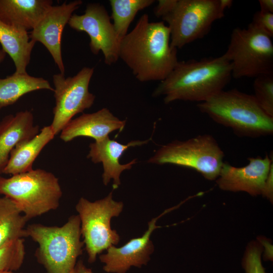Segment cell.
Returning <instances> with one entry per match:
<instances>
[{
    "label": "cell",
    "mask_w": 273,
    "mask_h": 273,
    "mask_svg": "<svg viewBox=\"0 0 273 273\" xmlns=\"http://www.w3.org/2000/svg\"><path fill=\"white\" fill-rule=\"evenodd\" d=\"M253 88L254 96L260 107L273 117V73L255 77Z\"/></svg>",
    "instance_id": "obj_25"
},
{
    "label": "cell",
    "mask_w": 273,
    "mask_h": 273,
    "mask_svg": "<svg viewBox=\"0 0 273 273\" xmlns=\"http://www.w3.org/2000/svg\"><path fill=\"white\" fill-rule=\"evenodd\" d=\"M53 3L51 0H0V20L9 25L32 30Z\"/></svg>",
    "instance_id": "obj_18"
},
{
    "label": "cell",
    "mask_w": 273,
    "mask_h": 273,
    "mask_svg": "<svg viewBox=\"0 0 273 273\" xmlns=\"http://www.w3.org/2000/svg\"><path fill=\"white\" fill-rule=\"evenodd\" d=\"M170 32L163 22H150L147 14L121 40L120 58L141 82L162 81L179 62L170 46Z\"/></svg>",
    "instance_id": "obj_1"
},
{
    "label": "cell",
    "mask_w": 273,
    "mask_h": 273,
    "mask_svg": "<svg viewBox=\"0 0 273 273\" xmlns=\"http://www.w3.org/2000/svg\"><path fill=\"white\" fill-rule=\"evenodd\" d=\"M68 24L72 29L89 35L91 52L97 55L101 51L106 64L111 65L117 61L120 41L103 5L88 4L83 14H73Z\"/></svg>",
    "instance_id": "obj_11"
},
{
    "label": "cell",
    "mask_w": 273,
    "mask_h": 273,
    "mask_svg": "<svg viewBox=\"0 0 273 273\" xmlns=\"http://www.w3.org/2000/svg\"><path fill=\"white\" fill-rule=\"evenodd\" d=\"M177 207L166 209L150 221L148 228L142 236L131 239L120 247L112 246L107 249L106 253L100 255V260L104 263L103 269L107 272L126 273L131 266L140 268L146 265L154 251V245L150 237L154 230L159 228L156 224L157 220Z\"/></svg>",
    "instance_id": "obj_12"
},
{
    "label": "cell",
    "mask_w": 273,
    "mask_h": 273,
    "mask_svg": "<svg viewBox=\"0 0 273 273\" xmlns=\"http://www.w3.org/2000/svg\"><path fill=\"white\" fill-rule=\"evenodd\" d=\"M233 3L232 0H219L220 6L224 11L226 8H230L232 6Z\"/></svg>",
    "instance_id": "obj_32"
},
{
    "label": "cell",
    "mask_w": 273,
    "mask_h": 273,
    "mask_svg": "<svg viewBox=\"0 0 273 273\" xmlns=\"http://www.w3.org/2000/svg\"><path fill=\"white\" fill-rule=\"evenodd\" d=\"M197 107L214 121L232 128L239 136L254 138L273 133V117L262 110L254 95L236 89L221 90Z\"/></svg>",
    "instance_id": "obj_3"
},
{
    "label": "cell",
    "mask_w": 273,
    "mask_h": 273,
    "mask_svg": "<svg viewBox=\"0 0 273 273\" xmlns=\"http://www.w3.org/2000/svg\"><path fill=\"white\" fill-rule=\"evenodd\" d=\"M223 55L231 63L235 78L273 73L271 37L251 24L247 28L237 27L232 31Z\"/></svg>",
    "instance_id": "obj_6"
},
{
    "label": "cell",
    "mask_w": 273,
    "mask_h": 273,
    "mask_svg": "<svg viewBox=\"0 0 273 273\" xmlns=\"http://www.w3.org/2000/svg\"><path fill=\"white\" fill-rule=\"evenodd\" d=\"M262 251V246L257 242L247 246L242 262L246 273H266L261 261Z\"/></svg>",
    "instance_id": "obj_26"
},
{
    "label": "cell",
    "mask_w": 273,
    "mask_h": 273,
    "mask_svg": "<svg viewBox=\"0 0 273 273\" xmlns=\"http://www.w3.org/2000/svg\"><path fill=\"white\" fill-rule=\"evenodd\" d=\"M28 221L15 203L5 196L0 197V247L26 238Z\"/></svg>",
    "instance_id": "obj_22"
},
{
    "label": "cell",
    "mask_w": 273,
    "mask_h": 273,
    "mask_svg": "<svg viewBox=\"0 0 273 273\" xmlns=\"http://www.w3.org/2000/svg\"><path fill=\"white\" fill-rule=\"evenodd\" d=\"M94 72L93 68L84 67L73 77L66 78L61 73L53 75L55 106L50 126L55 135L75 115L93 105L95 96L88 87Z\"/></svg>",
    "instance_id": "obj_10"
},
{
    "label": "cell",
    "mask_w": 273,
    "mask_h": 273,
    "mask_svg": "<svg viewBox=\"0 0 273 273\" xmlns=\"http://www.w3.org/2000/svg\"><path fill=\"white\" fill-rule=\"evenodd\" d=\"M272 155L248 158L247 165L237 167L223 162L216 183L224 191H243L252 196L262 195L272 163Z\"/></svg>",
    "instance_id": "obj_14"
},
{
    "label": "cell",
    "mask_w": 273,
    "mask_h": 273,
    "mask_svg": "<svg viewBox=\"0 0 273 273\" xmlns=\"http://www.w3.org/2000/svg\"><path fill=\"white\" fill-rule=\"evenodd\" d=\"M273 165L271 166L262 195L272 201L273 196Z\"/></svg>",
    "instance_id": "obj_29"
},
{
    "label": "cell",
    "mask_w": 273,
    "mask_h": 273,
    "mask_svg": "<svg viewBox=\"0 0 273 273\" xmlns=\"http://www.w3.org/2000/svg\"><path fill=\"white\" fill-rule=\"evenodd\" d=\"M0 194L15 203L29 220L57 209L63 193L59 179L38 168L9 178L0 176Z\"/></svg>",
    "instance_id": "obj_5"
},
{
    "label": "cell",
    "mask_w": 273,
    "mask_h": 273,
    "mask_svg": "<svg viewBox=\"0 0 273 273\" xmlns=\"http://www.w3.org/2000/svg\"><path fill=\"white\" fill-rule=\"evenodd\" d=\"M112 195L111 192L106 197L94 202L82 197L75 206L90 263L96 261L98 255L120 241L118 233L111 227V220L120 214L123 204L113 200Z\"/></svg>",
    "instance_id": "obj_8"
},
{
    "label": "cell",
    "mask_w": 273,
    "mask_h": 273,
    "mask_svg": "<svg viewBox=\"0 0 273 273\" xmlns=\"http://www.w3.org/2000/svg\"><path fill=\"white\" fill-rule=\"evenodd\" d=\"M55 136L51 126H46L32 139L18 144L10 153L3 173L13 175L33 169L35 159Z\"/></svg>",
    "instance_id": "obj_19"
},
{
    "label": "cell",
    "mask_w": 273,
    "mask_h": 273,
    "mask_svg": "<svg viewBox=\"0 0 273 273\" xmlns=\"http://www.w3.org/2000/svg\"><path fill=\"white\" fill-rule=\"evenodd\" d=\"M151 139L132 141L125 145L111 140L108 136L99 141L90 144L87 158H90L95 163H102L104 184L106 186L113 179V188L116 189L121 184L120 176L122 172L131 169L132 165L136 163V159H133L128 163L122 164L119 162L120 158L129 147L146 144Z\"/></svg>",
    "instance_id": "obj_15"
},
{
    "label": "cell",
    "mask_w": 273,
    "mask_h": 273,
    "mask_svg": "<svg viewBox=\"0 0 273 273\" xmlns=\"http://www.w3.org/2000/svg\"><path fill=\"white\" fill-rule=\"evenodd\" d=\"M35 42L30 39L24 28L7 25L0 20V43L2 50L13 61L15 73L26 74Z\"/></svg>",
    "instance_id": "obj_20"
},
{
    "label": "cell",
    "mask_w": 273,
    "mask_h": 273,
    "mask_svg": "<svg viewBox=\"0 0 273 273\" xmlns=\"http://www.w3.org/2000/svg\"><path fill=\"white\" fill-rule=\"evenodd\" d=\"M25 232L37 243L35 256L46 273L73 272L84 245L78 215L70 216L61 226L29 224Z\"/></svg>",
    "instance_id": "obj_4"
},
{
    "label": "cell",
    "mask_w": 273,
    "mask_h": 273,
    "mask_svg": "<svg viewBox=\"0 0 273 273\" xmlns=\"http://www.w3.org/2000/svg\"><path fill=\"white\" fill-rule=\"evenodd\" d=\"M260 11L273 13L272 0H259Z\"/></svg>",
    "instance_id": "obj_30"
},
{
    "label": "cell",
    "mask_w": 273,
    "mask_h": 273,
    "mask_svg": "<svg viewBox=\"0 0 273 273\" xmlns=\"http://www.w3.org/2000/svg\"><path fill=\"white\" fill-rule=\"evenodd\" d=\"M39 89L54 92L50 82L42 77L14 73L0 78V109L16 103L24 95Z\"/></svg>",
    "instance_id": "obj_21"
},
{
    "label": "cell",
    "mask_w": 273,
    "mask_h": 273,
    "mask_svg": "<svg viewBox=\"0 0 273 273\" xmlns=\"http://www.w3.org/2000/svg\"><path fill=\"white\" fill-rule=\"evenodd\" d=\"M250 24L272 38L273 13L257 11Z\"/></svg>",
    "instance_id": "obj_27"
},
{
    "label": "cell",
    "mask_w": 273,
    "mask_h": 273,
    "mask_svg": "<svg viewBox=\"0 0 273 273\" xmlns=\"http://www.w3.org/2000/svg\"><path fill=\"white\" fill-rule=\"evenodd\" d=\"M82 4L81 0L64 2L52 6L29 34L31 40L42 43L52 56L60 73L64 74L65 67L61 50V38L64 28L73 13Z\"/></svg>",
    "instance_id": "obj_13"
},
{
    "label": "cell",
    "mask_w": 273,
    "mask_h": 273,
    "mask_svg": "<svg viewBox=\"0 0 273 273\" xmlns=\"http://www.w3.org/2000/svg\"><path fill=\"white\" fill-rule=\"evenodd\" d=\"M154 0H110L113 26L121 40L127 34L128 29L137 13L154 3Z\"/></svg>",
    "instance_id": "obj_23"
},
{
    "label": "cell",
    "mask_w": 273,
    "mask_h": 273,
    "mask_svg": "<svg viewBox=\"0 0 273 273\" xmlns=\"http://www.w3.org/2000/svg\"><path fill=\"white\" fill-rule=\"evenodd\" d=\"M232 77L231 63L224 55L179 61L152 96H164L165 104L176 100L203 102L223 90Z\"/></svg>",
    "instance_id": "obj_2"
},
{
    "label": "cell",
    "mask_w": 273,
    "mask_h": 273,
    "mask_svg": "<svg viewBox=\"0 0 273 273\" xmlns=\"http://www.w3.org/2000/svg\"><path fill=\"white\" fill-rule=\"evenodd\" d=\"M224 156L213 136L205 134L162 145L148 162L188 167L200 173L206 179L213 180L219 174Z\"/></svg>",
    "instance_id": "obj_7"
},
{
    "label": "cell",
    "mask_w": 273,
    "mask_h": 273,
    "mask_svg": "<svg viewBox=\"0 0 273 273\" xmlns=\"http://www.w3.org/2000/svg\"><path fill=\"white\" fill-rule=\"evenodd\" d=\"M24 242V239H20L0 247V271H14L20 268L25 254Z\"/></svg>",
    "instance_id": "obj_24"
},
{
    "label": "cell",
    "mask_w": 273,
    "mask_h": 273,
    "mask_svg": "<svg viewBox=\"0 0 273 273\" xmlns=\"http://www.w3.org/2000/svg\"><path fill=\"white\" fill-rule=\"evenodd\" d=\"M39 132L34 124L32 113L28 110L6 116L0 122V174L9 161L12 150L19 143L30 140Z\"/></svg>",
    "instance_id": "obj_17"
},
{
    "label": "cell",
    "mask_w": 273,
    "mask_h": 273,
    "mask_svg": "<svg viewBox=\"0 0 273 273\" xmlns=\"http://www.w3.org/2000/svg\"><path fill=\"white\" fill-rule=\"evenodd\" d=\"M154 12L156 16L162 17L167 14L175 5L176 0H159Z\"/></svg>",
    "instance_id": "obj_28"
},
{
    "label": "cell",
    "mask_w": 273,
    "mask_h": 273,
    "mask_svg": "<svg viewBox=\"0 0 273 273\" xmlns=\"http://www.w3.org/2000/svg\"><path fill=\"white\" fill-rule=\"evenodd\" d=\"M72 273H94L92 269L86 267L81 260L76 262Z\"/></svg>",
    "instance_id": "obj_31"
},
{
    "label": "cell",
    "mask_w": 273,
    "mask_h": 273,
    "mask_svg": "<svg viewBox=\"0 0 273 273\" xmlns=\"http://www.w3.org/2000/svg\"><path fill=\"white\" fill-rule=\"evenodd\" d=\"M125 123L126 120H120L108 109L103 108L72 119L62 130L60 137L65 142L79 136L92 138L95 142L99 141L116 130L121 131Z\"/></svg>",
    "instance_id": "obj_16"
},
{
    "label": "cell",
    "mask_w": 273,
    "mask_h": 273,
    "mask_svg": "<svg viewBox=\"0 0 273 273\" xmlns=\"http://www.w3.org/2000/svg\"><path fill=\"white\" fill-rule=\"evenodd\" d=\"M0 273H21V272H15L11 271H0Z\"/></svg>",
    "instance_id": "obj_34"
},
{
    "label": "cell",
    "mask_w": 273,
    "mask_h": 273,
    "mask_svg": "<svg viewBox=\"0 0 273 273\" xmlns=\"http://www.w3.org/2000/svg\"><path fill=\"white\" fill-rule=\"evenodd\" d=\"M224 12L219 0H176L171 10L162 17L170 30L171 47L181 49L203 38L213 23L223 17Z\"/></svg>",
    "instance_id": "obj_9"
},
{
    "label": "cell",
    "mask_w": 273,
    "mask_h": 273,
    "mask_svg": "<svg viewBox=\"0 0 273 273\" xmlns=\"http://www.w3.org/2000/svg\"><path fill=\"white\" fill-rule=\"evenodd\" d=\"M6 54L2 50H0V64L4 60Z\"/></svg>",
    "instance_id": "obj_33"
}]
</instances>
